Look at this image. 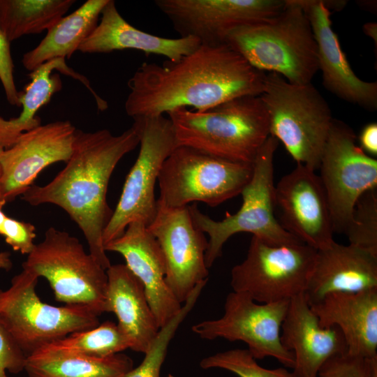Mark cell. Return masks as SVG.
I'll return each mask as SVG.
<instances>
[{
  "mask_svg": "<svg viewBox=\"0 0 377 377\" xmlns=\"http://www.w3.org/2000/svg\"><path fill=\"white\" fill-rule=\"evenodd\" d=\"M266 73L226 43L200 45L179 61L144 62L128 81L125 111L133 119L181 108L205 111L244 96H260Z\"/></svg>",
  "mask_w": 377,
  "mask_h": 377,
  "instance_id": "6da1fadb",
  "label": "cell"
},
{
  "mask_svg": "<svg viewBox=\"0 0 377 377\" xmlns=\"http://www.w3.org/2000/svg\"><path fill=\"white\" fill-rule=\"evenodd\" d=\"M133 125L119 135L108 129H77L73 151L66 167L48 184L32 185L22 199L32 206H59L82 231L89 253L105 269L110 265L103 234L113 210L107 202L111 175L119 161L139 145Z\"/></svg>",
  "mask_w": 377,
  "mask_h": 377,
  "instance_id": "7a4b0ae2",
  "label": "cell"
},
{
  "mask_svg": "<svg viewBox=\"0 0 377 377\" xmlns=\"http://www.w3.org/2000/svg\"><path fill=\"white\" fill-rule=\"evenodd\" d=\"M224 43L252 66L304 84L318 71L317 45L310 22L297 0H286L276 16L230 29Z\"/></svg>",
  "mask_w": 377,
  "mask_h": 377,
  "instance_id": "3957f363",
  "label": "cell"
},
{
  "mask_svg": "<svg viewBox=\"0 0 377 377\" xmlns=\"http://www.w3.org/2000/svg\"><path fill=\"white\" fill-rule=\"evenodd\" d=\"M167 114L177 147L231 161L253 163L269 136V117L260 96L238 97L205 111L181 108Z\"/></svg>",
  "mask_w": 377,
  "mask_h": 377,
  "instance_id": "277c9868",
  "label": "cell"
},
{
  "mask_svg": "<svg viewBox=\"0 0 377 377\" xmlns=\"http://www.w3.org/2000/svg\"><path fill=\"white\" fill-rule=\"evenodd\" d=\"M260 96L269 117V135L283 145L298 165L318 169L334 119L321 94L311 83L293 84L269 73Z\"/></svg>",
  "mask_w": 377,
  "mask_h": 377,
  "instance_id": "5b68a950",
  "label": "cell"
},
{
  "mask_svg": "<svg viewBox=\"0 0 377 377\" xmlns=\"http://www.w3.org/2000/svg\"><path fill=\"white\" fill-rule=\"evenodd\" d=\"M278 144L277 139L269 135L260 149L252 177L241 193L242 206L236 213H227L223 220L215 221L195 204L189 205L194 223L209 237L205 252L208 269L221 256L226 241L237 233H251L274 246L301 242L281 227L275 214L274 156Z\"/></svg>",
  "mask_w": 377,
  "mask_h": 377,
  "instance_id": "8992f818",
  "label": "cell"
},
{
  "mask_svg": "<svg viewBox=\"0 0 377 377\" xmlns=\"http://www.w3.org/2000/svg\"><path fill=\"white\" fill-rule=\"evenodd\" d=\"M22 269L45 278L58 302L87 307L98 316L107 312L106 269L68 232L48 228Z\"/></svg>",
  "mask_w": 377,
  "mask_h": 377,
  "instance_id": "52a82bcc",
  "label": "cell"
},
{
  "mask_svg": "<svg viewBox=\"0 0 377 377\" xmlns=\"http://www.w3.org/2000/svg\"><path fill=\"white\" fill-rule=\"evenodd\" d=\"M38 279L22 269L8 289L0 290V323L27 357L54 340L100 324L99 316L87 307L42 302L36 292Z\"/></svg>",
  "mask_w": 377,
  "mask_h": 377,
  "instance_id": "ba28073f",
  "label": "cell"
},
{
  "mask_svg": "<svg viewBox=\"0 0 377 377\" xmlns=\"http://www.w3.org/2000/svg\"><path fill=\"white\" fill-rule=\"evenodd\" d=\"M253 163L231 161L196 149L178 146L164 161L158 177V200L170 207L202 202L211 207L241 194Z\"/></svg>",
  "mask_w": 377,
  "mask_h": 377,
  "instance_id": "9c48e42d",
  "label": "cell"
},
{
  "mask_svg": "<svg viewBox=\"0 0 377 377\" xmlns=\"http://www.w3.org/2000/svg\"><path fill=\"white\" fill-rule=\"evenodd\" d=\"M133 119V125L139 135L140 151L103 231V246L119 237L134 221H140L147 226L153 221L157 207L155 184L164 161L177 147L169 118L160 115Z\"/></svg>",
  "mask_w": 377,
  "mask_h": 377,
  "instance_id": "30bf717a",
  "label": "cell"
},
{
  "mask_svg": "<svg viewBox=\"0 0 377 377\" xmlns=\"http://www.w3.org/2000/svg\"><path fill=\"white\" fill-rule=\"evenodd\" d=\"M316 251L302 242L274 246L253 236L245 259L231 270L230 286L258 303L304 293Z\"/></svg>",
  "mask_w": 377,
  "mask_h": 377,
  "instance_id": "8fae6325",
  "label": "cell"
},
{
  "mask_svg": "<svg viewBox=\"0 0 377 377\" xmlns=\"http://www.w3.org/2000/svg\"><path fill=\"white\" fill-rule=\"evenodd\" d=\"M356 142L352 128L333 119L318 169L337 233H346L359 198L377 187V161Z\"/></svg>",
  "mask_w": 377,
  "mask_h": 377,
  "instance_id": "7c38bea8",
  "label": "cell"
},
{
  "mask_svg": "<svg viewBox=\"0 0 377 377\" xmlns=\"http://www.w3.org/2000/svg\"><path fill=\"white\" fill-rule=\"evenodd\" d=\"M289 301L258 303L246 294L232 291L226 297L221 317L198 323L191 330L203 339L243 341L256 360L274 357L293 369L294 354L281 341Z\"/></svg>",
  "mask_w": 377,
  "mask_h": 377,
  "instance_id": "4fadbf2b",
  "label": "cell"
},
{
  "mask_svg": "<svg viewBox=\"0 0 377 377\" xmlns=\"http://www.w3.org/2000/svg\"><path fill=\"white\" fill-rule=\"evenodd\" d=\"M164 257L166 283L184 304L194 288L207 279V240L194 223L189 205L170 207L157 200L156 216L147 226Z\"/></svg>",
  "mask_w": 377,
  "mask_h": 377,
  "instance_id": "5bb4252c",
  "label": "cell"
},
{
  "mask_svg": "<svg viewBox=\"0 0 377 377\" xmlns=\"http://www.w3.org/2000/svg\"><path fill=\"white\" fill-rule=\"evenodd\" d=\"M154 4L179 37L218 45L224 43L226 33L234 27L276 16L286 0H156Z\"/></svg>",
  "mask_w": 377,
  "mask_h": 377,
  "instance_id": "9a60e30c",
  "label": "cell"
},
{
  "mask_svg": "<svg viewBox=\"0 0 377 377\" xmlns=\"http://www.w3.org/2000/svg\"><path fill=\"white\" fill-rule=\"evenodd\" d=\"M274 199L279 224L297 239L316 250L334 241L327 196L315 171L297 164L275 186Z\"/></svg>",
  "mask_w": 377,
  "mask_h": 377,
  "instance_id": "2e32d148",
  "label": "cell"
},
{
  "mask_svg": "<svg viewBox=\"0 0 377 377\" xmlns=\"http://www.w3.org/2000/svg\"><path fill=\"white\" fill-rule=\"evenodd\" d=\"M77 128L69 121L40 125L22 133L0 156V196L6 202L22 195L38 174L71 158Z\"/></svg>",
  "mask_w": 377,
  "mask_h": 377,
  "instance_id": "e0dca14e",
  "label": "cell"
},
{
  "mask_svg": "<svg viewBox=\"0 0 377 377\" xmlns=\"http://www.w3.org/2000/svg\"><path fill=\"white\" fill-rule=\"evenodd\" d=\"M104 249L121 254L126 267L140 281L159 328L179 312L182 305L166 283L161 249L143 222L130 223L124 232L105 245Z\"/></svg>",
  "mask_w": 377,
  "mask_h": 377,
  "instance_id": "ac0fdd59",
  "label": "cell"
},
{
  "mask_svg": "<svg viewBox=\"0 0 377 377\" xmlns=\"http://www.w3.org/2000/svg\"><path fill=\"white\" fill-rule=\"evenodd\" d=\"M306 15L317 45L318 70L324 87L333 94L368 110L377 109V82L354 73L332 29L330 10L322 0H297Z\"/></svg>",
  "mask_w": 377,
  "mask_h": 377,
  "instance_id": "d6986e66",
  "label": "cell"
},
{
  "mask_svg": "<svg viewBox=\"0 0 377 377\" xmlns=\"http://www.w3.org/2000/svg\"><path fill=\"white\" fill-rule=\"evenodd\" d=\"M281 341L295 357V377H318L331 357L347 353L344 337L337 327L320 326L304 293L289 301L281 330Z\"/></svg>",
  "mask_w": 377,
  "mask_h": 377,
  "instance_id": "ffe728a7",
  "label": "cell"
},
{
  "mask_svg": "<svg viewBox=\"0 0 377 377\" xmlns=\"http://www.w3.org/2000/svg\"><path fill=\"white\" fill-rule=\"evenodd\" d=\"M372 288H377V255L334 241L316 251L304 296L311 305L330 293Z\"/></svg>",
  "mask_w": 377,
  "mask_h": 377,
  "instance_id": "44dd1931",
  "label": "cell"
},
{
  "mask_svg": "<svg viewBox=\"0 0 377 377\" xmlns=\"http://www.w3.org/2000/svg\"><path fill=\"white\" fill-rule=\"evenodd\" d=\"M310 306L320 326L340 330L348 354L377 357V288L330 293Z\"/></svg>",
  "mask_w": 377,
  "mask_h": 377,
  "instance_id": "7402d4cb",
  "label": "cell"
},
{
  "mask_svg": "<svg viewBox=\"0 0 377 377\" xmlns=\"http://www.w3.org/2000/svg\"><path fill=\"white\" fill-rule=\"evenodd\" d=\"M101 15L99 23L79 47L81 52L101 54L131 49L161 55L175 62L201 45L195 38H170L135 28L121 15L113 0H108Z\"/></svg>",
  "mask_w": 377,
  "mask_h": 377,
  "instance_id": "603a6c76",
  "label": "cell"
},
{
  "mask_svg": "<svg viewBox=\"0 0 377 377\" xmlns=\"http://www.w3.org/2000/svg\"><path fill=\"white\" fill-rule=\"evenodd\" d=\"M107 312L117 318V325L127 338L130 349L145 353L159 327L149 304L143 285L124 264L106 269Z\"/></svg>",
  "mask_w": 377,
  "mask_h": 377,
  "instance_id": "cb8c5ba5",
  "label": "cell"
},
{
  "mask_svg": "<svg viewBox=\"0 0 377 377\" xmlns=\"http://www.w3.org/2000/svg\"><path fill=\"white\" fill-rule=\"evenodd\" d=\"M54 69L82 82L95 101L99 99L87 78L68 67L66 59L58 58L43 64L29 74L31 82L20 93V104L22 106L20 115L10 119L0 117V145L4 149L10 147L22 133L40 125L38 111L62 88L60 76L52 74Z\"/></svg>",
  "mask_w": 377,
  "mask_h": 377,
  "instance_id": "d4e9b609",
  "label": "cell"
},
{
  "mask_svg": "<svg viewBox=\"0 0 377 377\" xmlns=\"http://www.w3.org/2000/svg\"><path fill=\"white\" fill-rule=\"evenodd\" d=\"M108 0H88L76 10L62 17L47 31L40 43L22 57L24 67L33 71L58 58L70 59L98 24Z\"/></svg>",
  "mask_w": 377,
  "mask_h": 377,
  "instance_id": "484cf974",
  "label": "cell"
},
{
  "mask_svg": "<svg viewBox=\"0 0 377 377\" xmlns=\"http://www.w3.org/2000/svg\"><path fill=\"white\" fill-rule=\"evenodd\" d=\"M133 368L131 358L122 353L105 357L31 354L24 370L29 377H124Z\"/></svg>",
  "mask_w": 377,
  "mask_h": 377,
  "instance_id": "4316f807",
  "label": "cell"
},
{
  "mask_svg": "<svg viewBox=\"0 0 377 377\" xmlns=\"http://www.w3.org/2000/svg\"><path fill=\"white\" fill-rule=\"evenodd\" d=\"M75 0H0V28L10 42L49 30Z\"/></svg>",
  "mask_w": 377,
  "mask_h": 377,
  "instance_id": "83f0119b",
  "label": "cell"
},
{
  "mask_svg": "<svg viewBox=\"0 0 377 377\" xmlns=\"http://www.w3.org/2000/svg\"><path fill=\"white\" fill-rule=\"evenodd\" d=\"M117 324L105 321L88 330L73 332L40 347L32 354L105 357L129 348Z\"/></svg>",
  "mask_w": 377,
  "mask_h": 377,
  "instance_id": "f1b7e54d",
  "label": "cell"
},
{
  "mask_svg": "<svg viewBox=\"0 0 377 377\" xmlns=\"http://www.w3.org/2000/svg\"><path fill=\"white\" fill-rule=\"evenodd\" d=\"M202 291L201 286L193 290L179 312L159 330L145 354L140 364L133 368L124 377H161L169 344L178 327L194 307Z\"/></svg>",
  "mask_w": 377,
  "mask_h": 377,
  "instance_id": "f546056e",
  "label": "cell"
},
{
  "mask_svg": "<svg viewBox=\"0 0 377 377\" xmlns=\"http://www.w3.org/2000/svg\"><path fill=\"white\" fill-rule=\"evenodd\" d=\"M349 244L377 255V191L363 193L355 203L345 233Z\"/></svg>",
  "mask_w": 377,
  "mask_h": 377,
  "instance_id": "4dcf8cb0",
  "label": "cell"
},
{
  "mask_svg": "<svg viewBox=\"0 0 377 377\" xmlns=\"http://www.w3.org/2000/svg\"><path fill=\"white\" fill-rule=\"evenodd\" d=\"M203 369L212 368L230 371L239 377H295L286 368L266 369L261 367L248 349H231L219 352L200 362Z\"/></svg>",
  "mask_w": 377,
  "mask_h": 377,
  "instance_id": "1f68e13d",
  "label": "cell"
},
{
  "mask_svg": "<svg viewBox=\"0 0 377 377\" xmlns=\"http://www.w3.org/2000/svg\"><path fill=\"white\" fill-rule=\"evenodd\" d=\"M348 353L329 359L320 369L318 377H371L374 360Z\"/></svg>",
  "mask_w": 377,
  "mask_h": 377,
  "instance_id": "d6a6232c",
  "label": "cell"
},
{
  "mask_svg": "<svg viewBox=\"0 0 377 377\" xmlns=\"http://www.w3.org/2000/svg\"><path fill=\"white\" fill-rule=\"evenodd\" d=\"M35 226L28 222H23L6 216L1 231L6 242L15 251L22 254H29L36 244Z\"/></svg>",
  "mask_w": 377,
  "mask_h": 377,
  "instance_id": "836d02e7",
  "label": "cell"
},
{
  "mask_svg": "<svg viewBox=\"0 0 377 377\" xmlns=\"http://www.w3.org/2000/svg\"><path fill=\"white\" fill-rule=\"evenodd\" d=\"M27 356L0 323V377L24 370Z\"/></svg>",
  "mask_w": 377,
  "mask_h": 377,
  "instance_id": "e575fe53",
  "label": "cell"
},
{
  "mask_svg": "<svg viewBox=\"0 0 377 377\" xmlns=\"http://www.w3.org/2000/svg\"><path fill=\"white\" fill-rule=\"evenodd\" d=\"M10 42L0 28V80L9 104L20 106V92L14 80V64L10 52Z\"/></svg>",
  "mask_w": 377,
  "mask_h": 377,
  "instance_id": "d590c367",
  "label": "cell"
},
{
  "mask_svg": "<svg viewBox=\"0 0 377 377\" xmlns=\"http://www.w3.org/2000/svg\"><path fill=\"white\" fill-rule=\"evenodd\" d=\"M360 147L368 155H377V124L370 123L362 130L359 136Z\"/></svg>",
  "mask_w": 377,
  "mask_h": 377,
  "instance_id": "8d00e7d4",
  "label": "cell"
},
{
  "mask_svg": "<svg viewBox=\"0 0 377 377\" xmlns=\"http://www.w3.org/2000/svg\"><path fill=\"white\" fill-rule=\"evenodd\" d=\"M363 31L369 37H371L374 41H375L376 45L377 42V24L374 22H369L363 25Z\"/></svg>",
  "mask_w": 377,
  "mask_h": 377,
  "instance_id": "74e56055",
  "label": "cell"
},
{
  "mask_svg": "<svg viewBox=\"0 0 377 377\" xmlns=\"http://www.w3.org/2000/svg\"><path fill=\"white\" fill-rule=\"evenodd\" d=\"M11 267L10 253L7 251L0 252V269L9 270Z\"/></svg>",
  "mask_w": 377,
  "mask_h": 377,
  "instance_id": "f35d334b",
  "label": "cell"
},
{
  "mask_svg": "<svg viewBox=\"0 0 377 377\" xmlns=\"http://www.w3.org/2000/svg\"><path fill=\"white\" fill-rule=\"evenodd\" d=\"M6 202L5 200H0V235L1 234L3 223L7 216L3 212V207L5 205Z\"/></svg>",
  "mask_w": 377,
  "mask_h": 377,
  "instance_id": "ab89813d",
  "label": "cell"
},
{
  "mask_svg": "<svg viewBox=\"0 0 377 377\" xmlns=\"http://www.w3.org/2000/svg\"><path fill=\"white\" fill-rule=\"evenodd\" d=\"M371 377H377V358L373 362Z\"/></svg>",
  "mask_w": 377,
  "mask_h": 377,
  "instance_id": "60d3db41",
  "label": "cell"
},
{
  "mask_svg": "<svg viewBox=\"0 0 377 377\" xmlns=\"http://www.w3.org/2000/svg\"><path fill=\"white\" fill-rule=\"evenodd\" d=\"M5 149L0 145V156L1 154V153L3 152V151ZM1 165H0V177H1ZM0 200H4L1 196H0ZM6 201V200H5Z\"/></svg>",
  "mask_w": 377,
  "mask_h": 377,
  "instance_id": "b9f144b4",
  "label": "cell"
},
{
  "mask_svg": "<svg viewBox=\"0 0 377 377\" xmlns=\"http://www.w3.org/2000/svg\"><path fill=\"white\" fill-rule=\"evenodd\" d=\"M168 377H175L173 375H172L171 374H168Z\"/></svg>",
  "mask_w": 377,
  "mask_h": 377,
  "instance_id": "7bdbcfd3",
  "label": "cell"
}]
</instances>
